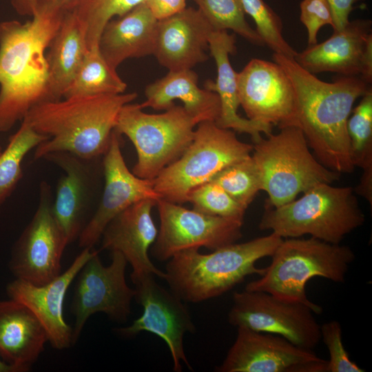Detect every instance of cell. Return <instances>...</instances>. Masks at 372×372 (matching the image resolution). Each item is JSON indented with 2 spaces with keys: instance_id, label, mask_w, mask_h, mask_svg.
Segmentation results:
<instances>
[{
  "instance_id": "cell-28",
  "label": "cell",
  "mask_w": 372,
  "mask_h": 372,
  "mask_svg": "<svg viewBox=\"0 0 372 372\" xmlns=\"http://www.w3.org/2000/svg\"><path fill=\"white\" fill-rule=\"evenodd\" d=\"M348 119L347 131L351 156L355 167L362 169V174L354 192L372 205V88L362 96L352 110Z\"/></svg>"
},
{
  "instance_id": "cell-19",
  "label": "cell",
  "mask_w": 372,
  "mask_h": 372,
  "mask_svg": "<svg viewBox=\"0 0 372 372\" xmlns=\"http://www.w3.org/2000/svg\"><path fill=\"white\" fill-rule=\"evenodd\" d=\"M372 21L369 19L349 21L346 26L320 43L297 52L294 60L307 72H324L360 76L372 82Z\"/></svg>"
},
{
  "instance_id": "cell-26",
  "label": "cell",
  "mask_w": 372,
  "mask_h": 372,
  "mask_svg": "<svg viewBox=\"0 0 372 372\" xmlns=\"http://www.w3.org/2000/svg\"><path fill=\"white\" fill-rule=\"evenodd\" d=\"M146 100L141 105L156 110H166L180 100L186 111L198 123L216 122L220 115L218 95L198 85V75L192 69L169 71L163 78L146 86Z\"/></svg>"
},
{
  "instance_id": "cell-16",
  "label": "cell",
  "mask_w": 372,
  "mask_h": 372,
  "mask_svg": "<svg viewBox=\"0 0 372 372\" xmlns=\"http://www.w3.org/2000/svg\"><path fill=\"white\" fill-rule=\"evenodd\" d=\"M101 158H85L68 152H50L42 158L65 173L58 181L52 209L68 244L79 238L96 209Z\"/></svg>"
},
{
  "instance_id": "cell-24",
  "label": "cell",
  "mask_w": 372,
  "mask_h": 372,
  "mask_svg": "<svg viewBox=\"0 0 372 372\" xmlns=\"http://www.w3.org/2000/svg\"><path fill=\"white\" fill-rule=\"evenodd\" d=\"M158 21L144 1L107 22L99 48L108 65L116 70L126 59L154 54Z\"/></svg>"
},
{
  "instance_id": "cell-13",
  "label": "cell",
  "mask_w": 372,
  "mask_h": 372,
  "mask_svg": "<svg viewBox=\"0 0 372 372\" xmlns=\"http://www.w3.org/2000/svg\"><path fill=\"white\" fill-rule=\"evenodd\" d=\"M156 205L160 229L151 253L159 261L189 249L203 247L213 251L236 242L242 236L244 222L188 209L163 198Z\"/></svg>"
},
{
  "instance_id": "cell-11",
  "label": "cell",
  "mask_w": 372,
  "mask_h": 372,
  "mask_svg": "<svg viewBox=\"0 0 372 372\" xmlns=\"http://www.w3.org/2000/svg\"><path fill=\"white\" fill-rule=\"evenodd\" d=\"M127 261L118 251H112L110 265L102 264L96 251L78 273L71 311L75 322L72 329V345L93 314L102 312L118 323H124L131 313V302L135 290L125 280Z\"/></svg>"
},
{
  "instance_id": "cell-1",
  "label": "cell",
  "mask_w": 372,
  "mask_h": 372,
  "mask_svg": "<svg viewBox=\"0 0 372 372\" xmlns=\"http://www.w3.org/2000/svg\"><path fill=\"white\" fill-rule=\"evenodd\" d=\"M290 79L296 94L293 126L303 133L316 158L327 168L342 174L355 169L347 122L355 101L371 84L360 76L339 75L333 82L319 79L293 58L273 53Z\"/></svg>"
},
{
  "instance_id": "cell-7",
  "label": "cell",
  "mask_w": 372,
  "mask_h": 372,
  "mask_svg": "<svg viewBox=\"0 0 372 372\" xmlns=\"http://www.w3.org/2000/svg\"><path fill=\"white\" fill-rule=\"evenodd\" d=\"M251 157L258 169L261 190L268 198L265 205L278 207L300 193L320 183L340 179V174L324 167L310 151L297 127L280 128L253 145Z\"/></svg>"
},
{
  "instance_id": "cell-18",
  "label": "cell",
  "mask_w": 372,
  "mask_h": 372,
  "mask_svg": "<svg viewBox=\"0 0 372 372\" xmlns=\"http://www.w3.org/2000/svg\"><path fill=\"white\" fill-rule=\"evenodd\" d=\"M121 136L113 130L103 156V189L94 214L78 238L83 249L92 248L108 223L129 206L146 198H161L152 180L139 178L127 168L121 150Z\"/></svg>"
},
{
  "instance_id": "cell-34",
  "label": "cell",
  "mask_w": 372,
  "mask_h": 372,
  "mask_svg": "<svg viewBox=\"0 0 372 372\" xmlns=\"http://www.w3.org/2000/svg\"><path fill=\"white\" fill-rule=\"evenodd\" d=\"M240 1L245 13L254 21L264 45L273 53L294 58L297 52L285 39L282 19L278 14L264 0Z\"/></svg>"
},
{
  "instance_id": "cell-27",
  "label": "cell",
  "mask_w": 372,
  "mask_h": 372,
  "mask_svg": "<svg viewBox=\"0 0 372 372\" xmlns=\"http://www.w3.org/2000/svg\"><path fill=\"white\" fill-rule=\"evenodd\" d=\"M48 48L49 90L52 101H56L63 97L88 50L85 30L72 11L65 12Z\"/></svg>"
},
{
  "instance_id": "cell-35",
  "label": "cell",
  "mask_w": 372,
  "mask_h": 372,
  "mask_svg": "<svg viewBox=\"0 0 372 372\" xmlns=\"http://www.w3.org/2000/svg\"><path fill=\"white\" fill-rule=\"evenodd\" d=\"M187 202L191 203L193 209L199 212L244 222L247 209L212 181L205 183L192 190Z\"/></svg>"
},
{
  "instance_id": "cell-29",
  "label": "cell",
  "mask_w": 372,
  "mask_h": 372,
  "mask_svg": "<svg viewBox=\"0 0 372 372\" xmlns=\"http://www.w3.org/2000/svg\"><path fill=\"white\" fill-rule=\"evenodd\" d=\"M126 88V83L104 59L98 45L88 48L63 97L118 94Z\"/></svg>"
},
{
  "instance_id": "cell-41",
  "label": "cell",
  "mask_w": 372,
  "mask_h": 372,
  "mask_svg": "<svg viewBox=\"0 0 372 372\" xmlns=\"http://www.w3.org/2000/svg\"><path fill=\"white\" fill-rule=\"evenodd\" d=\"M0 372H23L21 369L5 362L0 357Z\"/></svg>"
},
{
  "instance_id": "cell-36",
  "label": "cell",
  "mask_w": 372,
  "mask_h": 372,
  "mask_svg": "<svg viewBox=\"0 0 372 372\" xmlns=\"http://www.w3.org/2000/svg\"><path fill=\"white\" fill-rule=\"evenodd\" d=\"M320 334L329 355L326 372L365 371L350 359L343 345L342 326L338 321L331 320L320 325Z\"/></svg>"
},
{
  "instance_id": "cell-17",
  "label": "cell",
  "mask_w": 372,
  "mask_h": 372,
  "mask_svg": "<svg viewBox=\"0 0 372 372\" xmlns=\"http://www.w3.org/2000/svg\"><path fill=\"white\" fill-rule=\"evenodd\" d=\"M237 87L240 105L248 119L279 129L293 126L295 91L278 63L252 59L237 73Z\"/></svg>"
},
{
  "instance_id": "cell-23",
  "label": "cell",
  "mask_w": 372,
  "mask_h": 372,
  "mask_svg": "<svg viewBox=\"0 0 372 372\" xmlns=\"http://www.w3.org/2000/svg\"><path fill=\"white\" fill-rule=\"evenodd\" d=\"M208 48L214 57L216 68V81L207 80L204 88L215 92L220 100V112L216 125L222 128L232 130L251 136L254 143L259 141L264 134L272 133L271 125H262L238 114L240 105L237 72L233 69L229 55L236 52V38L227 30H214L209 37Z\"/></svg>"
},
{
  "instance_id": "cell-25",
  "label": "cell",
  "mask_w": 372,
  "mask_h": 372,
  "mask_svg": "<svg viewBox=\"0 0 372 372\" xmlns=\"http://www.w3.org/2000/svg\"><path fill=\"white\" fill-rule=\"evenodd\" d=\"M46 342L43 325L26 306L11 298L0 301V357L5 362L28 371Z\"/></svg>"
},
{
  "instance_id": "cell-30",
  "label": "cell",
  "mask_w": 372,
  "mask_h": 372,
  "mask_svg": "<svg viewBox=\"0 0 372 372\" xmlns=\"http://www.w3.org/2000/svg\"><path fill=\"white\" fill-rule=\"evenodd\" d=\"M48 136L35 132L25 121L12 134L0 154V206L11 195L23 176L22 161L28 152Z\"/></svg>"
},
{
  "instance_id": "cell-22",
  "label": "cell",
  "mask_w": 372,
  "mask_h": 372,
  "mask_svg": "<svg viewBox=\"0 0 372 372\" xmlns=\"http://www.w3.org/2000/svg\"><path fill=\"white\" fill-rule=\"evenodd\" d=\"M212 31L198 8L185 7L158 21L153 55L169 71L192 69L208 59L205 50Z\"/></svg>"
},
{
  "instance_id": "cell-2",
  "label": "cell",
  "mask_w": 372,
  "mask_h": 372,
  "mask_svg": "<svg viewBox=\"0 0 372 372\" xmlns=\"http://www.w3.org/2000/svg\"><path fill=\"white\" fill-rule=\"evenodd\" d=\"M65 11L52 0L25 23H0V132L9 131L36 105L52 101L45 51Z\"/></svg>"
},
{
  "instance_id": "cell-8",
  "label": "cell",
  "mask_w": 372,
  "mask_h": 372,
  "mask_svg": "<svg viewBox=\"0 0 372 372\" xmlns=\"http://www.w3.org/2000/svg\"><path fill=\"white\" fill-rule=\"evenodd\" d=\"M143 109L139 103L123 105L114 130L125 135L136 149L132 173L153 180L184 153L198 123L181 105L174 104L161 114H147Z\"/></svg>"
},
{
  "instance_id": "cell-3",
  "label": "cell",
  "mask_w": 372,
  "mask_h": 372,
  "mask_svg": "<svg viewBox=\"0 0 372 372\" xmlns=\"http://www.w3.org/2000/svg\"><path fill=\"white\" fill-rule=\"evenodd\" d=\"M137 96L136 92L75 96L36 105L23 120L49 138L37 146L34 158L54 152L85 158L102 157L121 108Z\"/></svg>"
},
{
  "instance_id": "cell-40",
  "label": "cell",
  "mask_w": 372,
  "mask_h": 372,
  "mask_svg": "<svg viewBox=\"0 0 372 372\" xmlns=\"http://www.w3.org/2000/svg\"><path fill=\"white\" fill-rule=\"evenodd\" d=\"M65 12L71 10L76 0H52Z\"/></svg>"
},
{
  "instance_id": "cell-42",
  "label": "cell",
  "mask_w": 372,
  "mask_h": 372,
  "mask_svg": "<svg viewBox=\"0 0 372 372\" xmlns=\"http://www.w3.org/2000/svg\"><path fill=\"white\" fill-rule=\"evenodd\" d=\"M2 151H3V149H2V147L0 146V154H1V153L2 152Z\"/></svg>"
},
{
  "instance_id": "cell-39",
  "label": "cell",
  "mask_w": 372,
  "mask_h": 372,
  "mask_svg": "<svg viewBox=\"0 0 372 372\" xmlns=\"http://www.w3.org/2000/svg\"><path fill=\"white\" fill-rule=\"evenodd\" d=\"M47 0H10L16 12L21 16L32 17Z\"/></svg>"
},
{
  "instance_id": "cell-12",
  "label": "cell",
  "mask_w": 372,
  "mask_h": 372,
  "mask_svg": "<svg viewBox=\"0 0 372 372\" xmlns=\"http://www.w3.org/2000/svg\"><path fill=\"white\" fill-rule=\"evenodd\" d=\"M52 204L51 187L42 181L37 209L16 241L9 263L16 278L38 286L61 273V260L68 245L55 220Z\"/></svg>"
},
{
  "instance_id": "cell-38",
  "label": "cell",
  "mask_w": 372,
  "mask_h": 372,
  "mask_svg": "<svg viewBox=\"0 0 372 372\" xmlns=\"http://www.w3.org/2000/svg\"><path fill=\"white\" fill-rule=\"evenodd\" d=\"M332 11L333 18V32L343 29L349 23V14L353 6L365 0H327Z\"/></svg>"
},
{
  "instance_id": "cell-15",
  "label": "cell",
  "mask_w": 372,
  "mask_h": 372,
  "mask_svg": "<svg viewBox=\"0 0 372 372\" xmlns=\"http://www.w3.org/2000/svg\"><path fill=\"white\" fill-rule=\"evenodd\" d=\"M327 360L285 338L237 327L236 340L218 372H326Z\"/></svg>"
},
{
  "instance_id": "cell-32",
  "label": "cell",
  "mask_w": 372,
  "mask_h": 372,
  "mask_svg": "<svg viewBox=\"0 0 372 372\" xmlns=\"http://www.w3.org/2000/svg\"><path fill=\"white\" fill-rule=\"evenodd\" d=\"M214 30H231L252 44L263 46L256 30L245 19L240 0H194Z\"/></svg>"
},
{
  "instance_id": "cell-4",
  "label": "cell",
  "mask_w": 372,
  "mask_h": 372,
  "mask_svg": "<svg viewBox=\"0 0 372 372\" xmlns=\"http://www.w3.org/2000/svg\"><path fill=\"white\" fill-rule=\"evenodd\" d=\"M283 240L274 233L232 243L209 254L189 249L174 255L166 266L169 289L184 302L197 303L218 297L249 276H261L258 260L271 256Z\"/></svg>"
},
{
  "instance_id": "cell-10",
  "label": "cell",
  "mask_w": 372,
  "mask_h": 372,
  "mask_svg": "<svg viewBox=\"0 0 372 372\" xmlns=\"http://www.w3.org/2000/svg\"><path fill=\"white\" fill-rule=\"evenodd\" d=\"M229 323L282 336L297 347L313 350L321 340L320 325L312 307L260 291H236Z\"/></svg>"
},
{
  "instance_id": "cell-20",
  "label": "cell",
  "mask_w": 372,
  "mask_h": 372,
  "mask_svg": "<svg viewBox=\"0 0 372 372\" xmlns=\"http://www.w3.org/2000/svg\"><path fill=\"white\" fill-rule=\"evenodd\" d=\"M96 251L83 248L63 273L47 284L34 285L16 278L7 286L10 298L26 306L43 325L50 345L59 350L72 345V329L63 317L68 289Z\"/></svg>"
},
{
  "instance_id": "cell-6",
  "label": "cell",
  "mask_w": 372,
  "mask_h": 372,
  "mask_svg": "<svg viewBox=\"0 0 372 372\" xmlns=\"http://www.w3.org/2000/svg\"><path fill=\"white\" fill-rule=\"evenodd\" d=\"M350 186L320 183L298 199L272 207L265 205L258 227L282 238L304 235L340 244L346 236L362 226L365 215Z\"/></svg>"
},
{
  "instance_id": "cell-14",
  "label": "cell",
  "mask_w": 372,
  "mask_h": 372,
  "mask_svg": "<svg viewBox=\"0 0 372 372\" xmlns=\"http://www.w3.org/2000/svg\"><path fill=\"white\" fill-rule=\"evenodd\" d=\"M155 276L146 274L132 280L135 285L134 298L143 311L131 325L118 328L116 331L128 338L142 331L155 334L167 344L174 371H182V363L192 370L183 345L185 334L196 330L192 316L184 301L158 284Z\"/></svg>"
},
{
  "instance_id": "cell-21",
  "label": "cell",
  "mask_w": 372,
  "mask_h": 372,
  "mask_svg": "<svg viewBox=\"0 0 372 372\" xmlns=\"http://www.w3.org/2000/svg\"><path fill=\"white\" fill-rule=\"evenodd\" d=\"M157 201L146 198L129 206L108 223L101 238V249L118 251L130 264L132 280L146 274L163 279L165 276V272L154 265L148 255L158 235L151 214Z\"/></svg>"
},
{
  "instance_id": "cell-31",
  "label": "cell",
  "mask_w": 372,
  "mask_h": 372,
  "mask_svg": "<svg viewBox=\"0 0 372 372\" xmlns=\"http://www.w3.org/2000/svg\"><path fill=\"white\" fill-rule=\"evenodd\" d=\"M145 0H76L72 11L82 23L86 32L88 48L98 45L105 25Z\"/></svg>"
},
{
  "instance_id": "cell-5",
  "label": "cell",
  "mask_w": 372,
  "mask_h": 372,
  "mask_svg": "<svg viewBox=\"0 0 372 372\" xmlns=\"http://www.w3.org/2000/svg\"><path fill=\"white\" fill-rule=\"evenodd\" d=\"M271 257V262L263 273L249 282L245 289L302 302L320 314L322 308L307 296V283L315 277L344 282L355 255L347 245L300 237L283 238Z\"/></svg>"
},
{
  "instance_id": "cell-37",
  "label": "cell",
  "mask_w": 372,
  "mask_h": 372,
  "mask_svg": "<svg viewBox=\"0 0 372 372\" xmlns=\"http://www.w3.org/2000/svg\"><path fill=\"white\" fill-rule=\"evenodd\" d=\"M300 19L307 31L309 45L317 43L318 32L322 26L333 28V18L327 0H302L300 4Z\"/></svg>"
},
{
  "instance_id": "cell-9",
  "label": "cell",
  "mask_w": 372,
  "mask_h": 372,
  "mask_svg": "<svg viewBox=\"0 0 372 372\" xmlns=\"http://www.w3.org/2000/svg\"><path fill=\"white\" fill-rule=\"evenodd\" d=\"M253 145L240 141L232 130L214 121L197 125L194 137L184 153L152 180L161 198L182 204L197 187L220 171L251 155Z\"/></svg>"
},
{
  "instance_id": "cell-33",
  "label": "cell",
  "mask_w": 372,
  "mask_h": 372,
  "mask_svg": "<svg viewBox=\"0 0 372 372\" xmlns=\"http://www.w3.org/2000/svg\"><path fill=\"white\" fill-rule=\"evenodd\" d=\"M210 181L220 186L245 209L261 191L259 173L251 155L225 167Z\"/></svg>"
}]
</instances>
